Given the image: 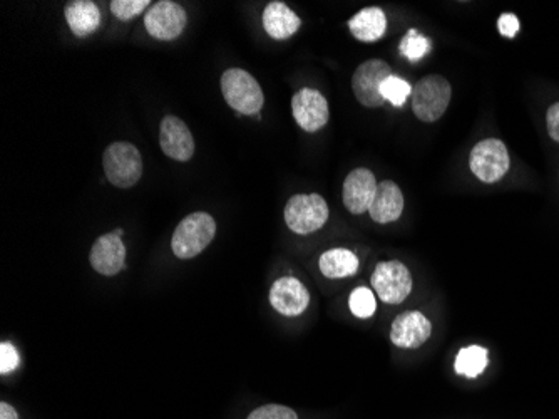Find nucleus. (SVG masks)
I'll use <instances>...</instances> for the list:
<instances>
[{
    "label": "nucleus",
    "instance_id": "nucleus-25",
    "mask_svg": "<svg viewBox=\"0 0 559 419\" xmlns=\"http://www.w3.org/2000/svg\"><path fill=\"white\" fill-rule=\"evenodd\" d=\"M148 6H151L149 0H113L111 2V12L121 21H131L141 12H144V9Z\"/></svg>",
    "mask_w": 559,
    "mask_h": 419
},
{
    "label": "nucleus",
    "instance_id": "nucleus-3",
    "mask_svg": "<svg viewBox=\"0 0 559 419\" xmlns=\"http://www.w3.org/2000/svg\"><path fill=\"white\" fill-rule=\"evenodd\" d=\"M104 173L116 188H131L143 176V158L136 146L126 141L109 145L103 155Z\"/></svg>",
    "mask_w": 559,
    "mask_h": 419
},
{
    "label": "nucleus",
    "instance_id": "nucleus-18",
    "mask_svg": "<svg viewBox=\"0 0 559 419\" xmlns=\"http://www.w3.org/2000/svg\"><path fill=\"white\" fill-rule=\"evenodd\" d=\"M67 26L77 37H88L101 26V12L94 2L77 0L66 7Z\"/></svg>",
    "mask_w": 559,
    "mask_h": 419
},
{
    "label": "nucleus",
    "instance_id": "nucleus-6",
    "mask_svg": "<svg viewBox=\"0 0 559 419\" xmlns=\"http://www.w3.org/2000/svg\"><path fill=\"white\" fill-rule=\"evenodd\" d=\"M372 289L385 304H401L412 292V275L399 260L380 262L372 274Z\"/></svg>",
    "mask_w": 559,
    "mask_h": 419
},
{
    "label": "nucleus",
    "instance_id": "nucleus-10",
    "mask_svg": "<svg viewBox=\"0 0 559 419\" xmlns=\"http://www.w3.org/2000/svg\"><path fill=\"white\" fill-rule=\"evenodd\" d=\"M292 113L303 131L315 133L329 121V103L317 89L303 88L293 96Z\"/></svg>",
    "mask_w": 559,
    "mask_h": 419
},
{
    "label": "nucleus",
    "instance_id": "nucleus-11",
    "mask_svg": "<svg viewBox=\"0 0 559 419\" xmlns=\"http://www.w3.org/2000/svg\"><path fill=\"white\" fill-rule=\"evenodd\" d=\"M159 145L168 158L175 161H190L195 155V138L190 128L176 116H165L159 128Z\"/></svg>",
    "mask_w": 559,
    "mask_h": 419
},
{
    "label": "nucleus",
    "instance_id": "nucleus-21",
    "mask_svg": "<svg viewBox=\"0 0 559 419\" xmlns=\"http://www.w3.org/2000/svg\"><path fill=\"white\" fill-rule=\"evenodd\" d=\"M488 349L481 346L464 347L456 357V373L466 378H477L488 368Z\"/></svg>",
    "mask_w": 559,
    "mask_h": 419
},
{
    "label": "nucleus",
    "instance_id": "nucleus-26",
    "mask_svg": "<svg viewBox=\"0 0 559 419\" xmlns=\"http://www.w3.org/2000/svg\"><path fill=\"white\" fill-rule=\"evenodd\" d=\"M248 419H298V416L292 408L282 404H267L252 411Z\"/></svg>",
    "mask_w": 559,
    "mask_h": 419
},
{
    "label": "nucleus",
    "instance_id": "nucleus-7",
    "mask_svg": "<svg viewBox=\"0 0 559 419\" xmlns=\"http://www.w3.org/2000/svg\"><path fill=\"white\" fill-rule=\"evenodd\" d=\"M471 171L483 183H496L509 170V153L501 140H484L472 148Z\"/></svg>",
    "mask_w": 559,
    "mask_h": 419
},
{
    "label": "nucleus",
    "instance_id": "nucleus-30",
    "mask_svg": "<svg viewBox=\"0 0 559 419\" xmlns=\"http://www.w3.org/2000/svg\"><path fill=\"white\" fill-rule=\"evenodd\" d=\"M0 419H19V416L11 404L2 403L0 404Z\"/></svg>",
    "mask_w": 559,
    "mask_h": 419
},
{
    "label": "nucleus",
    "instance_id": "nucleus-29",
    "mask_svg": "<svg viewBox=\"0 0 559 419\" xmlns=\"http://www.w3.org/2000/svg\"><path fill=\"white\" fill-rule=\"evenodd\" d=\"M546 126L548 133L554 141L559 143V103H554L546 113Z\"/></svg>",
    "mask_w": 559,
    "mask_h": 419
},
{
    "label": "nucleus",
    "instance_id": "nucleus-1",
    "mask_svg": "<svg viewBox=\"0 0 559 419\" xmlns=\"http://www.w3.org/2000/svg\"><path fill=\"white\" fill-rule=\"evenodd\" d=\"M215 218L210 213L196 212L181 220L171 238V249L178 259H193L213 242Z\"/></svg>",
    "mask_w": 559,
    "mask_h": 419
},
{
    "label": "nucleus",
    "instance_id": "nucleus-20",
    "mask_svg": "<svg viewBox=\"0 0 559 419\" xmlns=\"http://www.w3.org/2000/svg\"><path fill=\"white\" fill-rule=\"evenodd\" d=\"M320 272L329 277V279H345V277H352L357 274L360 262L359 257L347 249H332L327 250L322 254L320 260Z\"/></svg>",
    "mask_w": 559,
    "mask_h": 419
},
{
    "label": "nucleus",
    "instance_id": "nucleus-4",
    "mask_svg": "<svg viewBox=\"0 0 559 419\" xmlns=\"http://www.w3.org/2000/svg\"><path fill=\"white\" fill-rule=\"evenodd\" d=\"M451 98L449 81L439 74H431L412 88V111L424 123H434L444 116Z\"/></svg>",
    "mask_w": 559,
    "mask_h": 419
},
{
    "label": "nucleus",
    "instance_id": "nucleus-5",
    "mask_svg": "<svg viewBox=\"0 0 559 419\" xmlns=\"http://www.w3.org/2000/svg\"><path fill=\"white\" fill-rule=\"evenodd\" d=\"M329 220V205L317 193L295 195L285 207V223L293 233L308 235L324 227Z\"/></svg>",
    "mask_w": 559,
    "mask_h": 419
},
{
    "label": "nucleus",
    "instance_id": "nucleus-23",
    "mask_svg": "<svg viewBox=\"0 0 559 419\" xmlns=\"http://www.w3.org/2000/svg\"><path fill=\"white\" fill-rule=\"evenodd\" d=\"M431 49V41L414 29L407 32V36L402 39L401 46H399L402 56L407 57L409 61H419L422 57L427 56Z\"/></svg>",
    "mask_w": 559,
    "mask_h": 419
},
{
    "label": "nucleus",
    "instance_id": "nucleus-28",
    "mask_svg": "<svg viewBox=\"0 0 559 419\" xmlns=\"http://www.w3.org/2000/svg\"><path fill=\"white\" fill-rule=\"evenodd\" d=\"M498 27L499 32H501L504 37L513 39V37L518 34L521 24H519V19L514 16V14H503V16L499 17Z\"/></svg>",
    "mask_w": 559,
    "mask_h": 419
},
{
    "label": "nucleus",
    "instance_id": "nucleus-2",
    "mask_svg": "<svg viewBox=\"0 0 559 419\" xmlns=\"http://www.w3.org/2000/svg\"><path fill=\"white\" fill-rule=\"evenodd\" d=\"M221 94L230 108L236 113L252 114L260 113L265 103L262 86L252 74L243 69H228L221 76Z\"/></svg>",
    "mask_w": 559,
    "mask_h": 419
},
{
    "label": "nucleus",
    "instance_id": "nucleus-12",
    "mask_svg": "<svg viewBox=\"0 0 559 419\" xmlns=\"http://www.w3.org/2000/svg\"><path fill=\"white\" fill-rule=\"evenodd\" d=\"M121 235H123V230L106 233L103 237H99L96 244L93 245L89 260L98 274L113 277L124 269L126 247L121 240Z\"/></svg>",
    "mask_w": 559,
    "mask_h": 419
},
{
    "label": "nucleus",
    "instance_id": "nucleus-9",
    "mask_svg": "<svg viewBox=\"0 0 559 419\" xmlns=\"http://www.w3.org/2000/svg\"><path fill=\"white\" fill-rule=\"evenodd\" d=\"M144 27L158 41H173L185 31V9L171 0L156 2L144 16Z\"/></svg>",
    "mask_w": 559,
    "mask_h": 419
},
{
    "label": "nucleus",
    "instance_id": "nucleus-24",
    "mask_svg": "<svg viewBox=\"0 0 559 419\" xmlns=\"http://www.w3.org/2000/svg\"><path fill=\"white\" fill-rule=\"evenodd\" d=\"M349 307L355 317L369 319V317L374 316L377 301H375L372 290L367 289V287H359L350 294Z\"/></svg>",
    "mask_w": 559,
    "mask_h": 419
},
{
    "label": "nucleus",
    "instance_id": "nucleus-27",
    "mask_svg": "<svg viewBox=\"0 0 559 419\" xmlns=\"http://www.w3.org/2000/svg\"><path fill=\"white\" fill-rule=\"evenodd\" d=\"M21 363V357L11 342L0 344V374H9Z\"/></svg>",
    "mask_w": 559,
    "mask_h": 419
},
{
    "label": "nucleus",
    "instance_id": "nucleus-22",
    "mask_svg": "<svg viewBox=\"0 0 559 419\" xmlns=\"http://www.w3.org/2000/svg\"><path fill=\"white\" fill-rule=\"evenodd\" d=\"M380 93H382V98L389 101L390 104H394L395 108H402L412 94V86L407 83L406 79L397 78L392 74L390 78L385 79Z\"/></svg>",
    "mask_w": 559,
    "mask_h": 419
},
{
    "label": "nucleus",
    "instance_id": "nucleus-17",
    "mask_svg": "<svg viewBox=\"0 0 559 419\" xmlns=\"http://www.w3.org/2000/svg\"><path fill=\"white\" fill-rule=\"evenodd\" d=\"M300 24H302L300 17L283 2H270L263 11V29L268 36L277 41H285L288 37H292L298 31Z\"/></svg>",
    "mask_w": 559,
    "mask_h": 419
},
{
    "label": "nucleus",
    "instance_id": "nucleus-13",
    "mask_svg": "<svg viewBox=\"0 0 559 419\" xmlns=\"http://www.w3.org/2000/svg\"><path fill=\"white\" fill-rule=\"evenodd\" d=\"M270 304L282 316L297 317L307 311L310 294L300 280L282 277L270 290Z\"/></svg>",
    "mask_w": 559,
    "mask_h": 419
},
{
    "label": "nucleus",
    "instance_id": "nucleus-8",
    "mask_svg": "<svg viewBox=\"0 0 559 419\" xmlns=\"http://www.w3.org/2000/svg\"><path fill=\"white\" fill-rule=\"evenodd\" d=\"M390 76H392V69L382 59H370V61L360 64L352 78V89H354L357 101L367 108L382 106L385 99L382 98L380 89H382L385 79Z\"/></svg>",
    "mask_w": 559,
    "mask_h": 419
},
{
    "label": "nucleus",
    "instance_id": "nucleus-19",
    "mask_svg": "<svg viewBox=\"0 0 559 419\" xmlns=\"http://www.w3.org/2000/svg\"><path fill=\"white\" fill-rule=\"evenodd\" d=\"M349 29L355 39L362 42L379 41L387 31V19L379 7H365L349 21Z\"/></svg>",
    "mask_w": 559,
    "mask_h": 419
},
{
    "label": "nucleus",
    "instance_id": "nucleus-14",
    "mask_svg": "<svg viewBox=\"0 0 559 419\" xmlns=\"http://www.w3.org/2000/svg\"><path fill=\"white\" fill-rule=\"evenodd\" d=\"M432 324L417 311L404 312L395 317L390 331V341L402 349H417L431 337Z\"/></svg>",
    "mask_w": 559,
    "mask_h": 419
},
{
    "label": "nucleus",
    "instance_id": "nucleus-15",
    "mask_svg": "<svg viewBox=\"0 0 559 419\" xmlns=\"http://www.w3.org/2000/svg\"><path fill=\"white\" fill-rule=\"evenodd\" d=\"M375 190H377V182L372 171L367 168L350 171L349 176L345 178L344 193H342L345 208L354 215L369 212Z\"/></svg>",
    "mask_w": 559,
    "mask_h": 419
},
{
    "label": "nucleus",
    "instance_id": "nucleus-16",
    "mask_svg": "<svg viewBox=\"0 0 559 419\" xmlns=\"http://www.w3.org/2000/svg\"><path fill=\"white\" fill-rule=\"evenodd\" d=\"M404 212V195L394 182L384 180L377 185L374 200L370 205V218L377 223H392Z\"/></svg>",
    "mask_w": 559,
    "mask_h": 419
}]
</instances>
